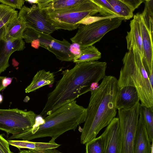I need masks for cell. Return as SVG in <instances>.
<instances>
[{"label":"cell","mask_w":153,"mask_h":153,"mask_svg":"<svg viewBox=\"0 0 153 153\" xmlns=\"http://www.w3.org/2000/svg\"><path fill=\"white\" fill-rule=\"evenodd\" d=\"M107 63L94 61L76 63L72 69L63 71L62 76L48 95L40 115L43 118L67 103L90 91L91 85L105 76Z\"/></svg>","instance_id":"6da1fadb"},{"label":"cell","mask_w":153,"mask_h":153,"mask_svg":"<svg viewBox=\"0 0 153 153\" xmlns=\"http://www.w3.org/2000/svg\"><path fill=\"white\" fill-rule=\"evenodd\" d=\"M118 89L117 79L113 76L105 75L98 88L90 91L87 117L80 136L82 144H85L95 138L100 131L115 117Z\"/></svg>","instance_id":"7a4b0ae2"},{"label":"cell","mask_w":153,"mask_h":153,"mask_svg":"<svg viewBox=\"0 0 153 153\" xmlns=\"http://www.w3.org/2000/svg\"><path fill=\"white\" fill-rule=\"evenodd\" d=\"M87 108L78 105L74 100L65 104L35 124L31 129L12 135L9 139L29 141L34 139L49 137L55 140L65 132L75 130L85 122Z\"/></svg>","instance_id":"3957f363"},{"label":"cell","mask_w":153,"mask_h":153,"mask_svg":"<svg viewBox=\"0 0 153 153\" xmlns=\"http://www.w3.org/2000/svg\"><path fill=\"white\" fill-rule=\"evenodd\" d=\"M118 80L119 89L126 86L135 88L140 105L153 111V88L150 82L142 55L136 46L125 54Z\"/></svg>","instance_id":"277c9868"},{"label":"cell","mask_w":153,"mask_h":153,"mask_svg":"<svg viewBox=\"0 0 153 153\" xmlns=\"http://www.w3.org/2000/svg\"><path fill=\"white\" fill-rule=\"evenodd\" d=\"M42 10L46 19L57 30L69 31L78 28L79 26L78 23L88 16H92L97 13L103 17L111 16L95 0H84L80 4L66 9Z\"/></svg>","instance_id":"5b68a950"},{"label":"cell","mask_w":153,"mask_h":153,"mask_svg":"<svg viewBox=\"0 0 153 153\" xmlns=\"http://www.w3.org/2000/svg\"><path fill=\"white\" fill-rule=\"evenodd\" d=\"M125 19L116 17L100 20L87 25H80L75 35L70 39L72 42L82 49L93 45L108 33L118 27Z\"/></svg>","instance_id":"8992f818"},{"label":"cell","mask_w":153,"mask_h":153,"mask_svg":"<svg viewBox=\"0 0 153 153\" xmlns=\"http://www.w3.org/2000/svg\"><path fill=\"white\" fill-rule=\"evenodd\" d=\"M36 117L32 111L0 109V130L12 135L29 130L34 125Z\"/></svg>","instance_id":"52a82bcc"},{"label":"cell","mask_w":153,"mask_h":153,"mask_svg":"<svg viewBox=\"0 0 153 153\" xmlns=\"http://www.w3.org/2000/svg\"><path fill=\"white\" fill-rule=\"evenodd\" d=\"M140 101L132 107L118 110L121 132L120 153H134V137L139 115Z\"/></svg>","instance_id":"ba28073f"},{"label":"cell","mask_w":153,"mask_h":153,"mask_svg":"<svg viewBox=\"0 0 153 153\" xmlns=\"http://www.w3.org/2000/svg\"><path fill=\"white\" fill-rule=\"evenodd\" d=\"M18 16L25 22L27 27H30L45 34L50 35L57 29L46 18L44 10L36 5L29 7L24 6Z\"/></svg>","instance_id":"9c48e42d"},{"label":"cell","mask_w":153,"mask_h":153,"mask_svg":"<svg viewBox=\"0 0 153 153\" xmlns=\"http://www.w3.org/2000/svg\"><path fill=\"white\" fill-rule=\"evenodd\" d=\"M137 14L141 33L143 60L149 76L153 74V33L148 29L141 13H138Z\"/></svg>","instance_id":"30bf717a"},{"label":"cell","mask_w":153,"mask_h":153,"mask_svg":"<svg viewBox=\"0 0 153 153\" xmlns=\"http://www.w3.org/2000/svg\"><path fill=\"white\" fill-rule=\"evenodd\" d=\"M104 140L105 153H120L121 132L118 117H114L102 134Z\"/></svg>","instance_id":"8fae6325"},{"label":"cell","mask_w":153,"mask_h":153,"mask_svg":"<svg viewBox=\"0 0 153 153\" xmlns=\"http://www.w3.org/2000/svg\"><path fill=\"white\" fill-rule=\"evenodd\" d=\"M25 45L23 39H13L4 36L0 40V74L9 66V60L11 55L16 51L23 50Z\"/></svg>","instance_id":"7c38bea8"},{"label":"cell","mask_w":153,"mask_h":153,"mask_svg":"<svg viewBox=\"0 0 153 153\" xmlns=\"http://www.w3.org/2000/svg\"><path fill=\"white\" fill-rule=\"evenodd\" d=\"M151 143L146 128L139 118L134 140V153H152Z\"/></svg>","instance_id":"4fadbf2b"},{"label":"cell","mask_w":153,"mask_h":153,"mask_svg":"<svg viewBox=\"0 0 153 153\" xmlns=\"http://www.w3.org/2000/svg\"><path fill=\"white\" fill-rule=\"evenodd\" d=\"M139 101L136 88L131 86H126L118 89L116 99V108L117 110L129 108Z\"/></svg>","instance_id":"5bb4252c"},{"label":"cell","mask_w":153,"mask_h":153,"mask_svg":"<svg viewBox=\"0 0 153 153\" xmlns=\"http://www.w3.org/2000/svg\"><path fill=\"white\" fill-rule=\"evenodd\" d=\"M130 30L127 32L126 36L127 49L131 50L136 46L141 53L143 57V50L141 31L137 13L134 15L130 21Z\"/></svg>","instance_id":"9a60e30c"},{"label":"cell","mask_w":153,"mask_h":153,"mask_svg":"<svg viewBox=\"0 0 153 153\" xmlns=\"http://www.w3.org/2000/svg\"><path fill=\"white\" fill-rule=\"evenodd\" d=\"M54 38L50 35L45 34L33 28L27 27L23 33V39L33 47L41 46L47 49Z\"/></svg>","instance_id":"2e32d148"},{"label":"cell","mask_w":153,"mask_h":153,"mask_svg":"<svg viewBox=\"0 0 153 153\" xmlns=\"http://www.w3.org/2000/svg\"><path fill=\"white\" fill-rule=\"evenodd\" d=\"M70 45L71 43L65 39L60 41L54 38L51 42L47 50L62 61H73L74 57L70 51Z\"/></svg>","instance_id":"e0dca14e"},{"label":"cell","mask_w":153,"mask_h":153,"mask_svg":"<svg viewBox=\"0 0 153 153\" xmlns=\"http://www.w3.org/2000/svg\"><path fill=\"white\" fill-rule=\"evenodd\" d=\"M54 79L53 73L44 69L40 70L35 75L30 84L25 88V92L29 93L44 86L52 84Z\"/></svg>","instance_id":"ac0fdd59"},{"label":"cell","mask_w":153,"mask_h":153,"mask_svg":"<svg viewBox=\"0 0 153 153\" xmlns=\"http://www.w3.org/2000/svg\"><path fill=\"white\" fill-rule=\"evenodd\" d=\"M84 0H38L37 6L41 9L58 10L76 6Z\"/></svg>","instance_id":"d6986e66"},{"label":"cell","mask_w":153,"mask_h":153,"mask_svg":"<svg viewBox=\"0 0 153 153\" xmlns=\"http://www.w3.org/2000/svg\"><path fill=\"white\" fill-rule=\"evenodd\" d=\"M55 140L51 139L47 143L33 142L23 140H7L9 144L18 149H27L34 150H42L56 149L60 145L56 143Z\"/></svg>","instance_id":"ffe728a7"},{"label":"cell","mask_w":153,"mask_h":153,"mask_svg":"<svg viewBox=\"0 0 153 153\" xmlns=\"http://www.w3.org/2000/svg\"><path fill=\"white\" fill-rule=\"evenodd\" d=\"M4 36L15 39H23V33L27 27L25 21L18 16L4 26Z\"/></svg>","instance_id":"44dd1931"},{"label":"cell","mask_w":153,"mask_h":153,"mask_svg":"<svg viewBox=\"0 0 153 153\" xmlns=\"http://www.w3.org/2000/svg\"><path fill=\"white\" fill-rule=\"evenodd\" d=\"M101 57V53L94 46L92 45L82 49L80 54L74 58L73 61L75 63L94 61Z\"/></svg>","instance_id":"7402d4cb"},{"label":"cell","mask_w":153,"mask_h":153,"mask_svg":"<svg viewBox=\"0 0 153 153\" xmlns=\"http://www.w3.org/2000/svg\"><path fill=\"white\" fill-rule=\"evenodd\" d=\"M139 118L143 124L147 131L151 142L153 140V111L140 105Z\"/></svg>","instance_id":"603a6c76"},{"label":"cell","mask_w":153,"mask_h":153,"mask_svg":"<svg viewBox=\"0 0 153 153\" xmlns=\"http://www.w3.org/2000/svg\"><path fill=\"white\" fill-rule=\"evenodd\" d=\"M107 0L112 7L115 13L125 20H129L133 16V12L122 0Z\"/></svg>","instance_id":"cb8c5ba5"},{"label":"cell","mask_w":153,"mask_h":153,"mask_svg":"<svg viewBox=\"0 0 153 153\" xmlns=\"http://www.w3.org/2000/svg\"><path fill=\"white\" fill-rule=\"evenodd\" d=\"M18 11L10 7L0 4V30L18 16Z\"/></svg>","instance_id":"d4e9b609"},{"label":"cell","mask_w":153,"mask_h":153,"mask_svg":"<svg viewBox=\"0 0 153 153\" xmlns=\"http://www.w3.org/2000/svg\"><path fill=\"white\" fill-rule=\"evenodd\" d=\"M85 145L86 153H105L104 140L102 134Z\"/></svg>","instance_id":"484cf974"},{"label":"cell","mask_w":153,"mask_h":153,"mask_svg":"<svg viewBox=\"0 0 153 153\" xmlns=\"http://www.w3.org/2000/svg\"><path fill=\"white\" fill-rule=\"evenodd\" d=\"M145 7L141 13L149 30L153 32V0H144Z\"/></svg>","instance_id":"4316f807"},{"label":"cell","mask_w":153,"mask_h":153,"mask_svg":"<svg viewBox=\"0 0 153 153\" xmlns=\"http://www.w3.org/2000/svg\"><path fill=\"white\" fill-rule=\"evenodd\" d=\"M24 0H0V3L13 9L21 10L24 6Z\"/></svg>","instance_id":"83f0119b"},{"label":"cell","mask_w":153,"mask_h":153,"mask_svg":"<svg viewBox=\"0 0 153 153\" xmlns=\"http://www.w3.org/2000/svg\"><path fill=\"white\" fill-rule=\"evenodd\" d=\"M95 1L111 16L120 17L115 13L112 7L107 0H95Z\"/></svg>","instance_id":"f1b7e54d"},{"label":"cell","mask_w":153,"mask_h":153,"mask_svg":"<svg viewBox=\"0 0 153 153\" xmlns=\"http://www.w3.org/2000/svg\"><path fill=\"white\" fill-rule=\"evenodd\" d=\"M7 140L0 134V153H13L10 150Z\"/></svg>","instance_id":"f546056e"},{"label":"cell","mask_w":153,"mask_h":153,"mask_svg":"<svg viewBox=\"0 0 153 153\" xmlns=\"http://www.w3.org/2000/svg\"><path fill=\"white\" fill-rule=\"evenodd\" d=\"M133 12L144 2V0H122Z\"/></svg>","instance_id":"4dcf8cb0"},{"label":"cell","mask_w":153,"mask_h":153,"mask_svg":"<svg viewBox=\"0 0 153 153\" xmlns=\"http://www.w3.org/2000/svg\"><path fill=\"white\" fill-rule=\"evenodd\" d=\"M19 153H64L56 150V149H46L42 150L28 149L27 150L20 151Z\"/></svg>","instance_id":"1f68e13d"},{"label":"cell","mask_w":153,"mask_h":153,"mask_svg":"<svg viewBox=\"0 0 153 153\" xmlns=\"http://www.w3.org/2000/svg\"><path fill=\"white\" fill-rule=\"evenodd\" d=\"M82 49L80 45L76 43L72 42L69 47L70 51L74 58L80 54Z\"/></svg>","instance_id":"d6a6232c"},{"label":"cell","mask_w":153,"mask_h":153,"mask_svg":"<svg viewBox=\"0 0 153 153\" xmlns=\"http://www.w3.org/2000/svg\"><path fill=\"white\" fill-rule=\"evenodd\" d=\"M13 79V78L4 77L2 80V85L4 88L11 83Z\"/></svg>","instance_id":"836d02e7"},{"label":"cell","mask_w":153,"mask_h":153,"mask_svg":"<svg viewBox=\"0 0 153 153\" xmlns=\"http://www.w3.org/2000/svg\"><path fill=\"white\" fill-rule=\"evenodd\" d=\"M5 33L4 26L0 30V40L4 36Z\"/></svg>","instance_id":"e575fe53"},{"label":"cell","mask_w":153,"mask_h":153,"mask_svg":"<svg viewBox=\"0 0 153 153\" xmlns=\"http://www.w3.org/2000/svg\"><path fill=\"white\" fill-rule=\"evenodd\" d=\"M4 76H0V91L5 88L2 85V80Z\"/></svg>","instance_id":"d590c367"},{"label":"cell","mask_w":153,"mask_h":153,"mask_svg":"<svg viewBox=\"0 0 153 153\" xmlns=\"http://www.w3.org/2000/svg\"><path fill=\"white\" fill-rule=\"evenodd\" d=\"M38 0H25V1H27L30 3L36 4H37Z\"/></svg>","instance_id":"8d00e7d4"},{"label":"cell","mask_w":153,"mask_h":153,"mask_svg":"<svg viewBox=\"0 0 153 153\" xmlns=\"http://www.w3.org/2000/svg\"><path fill=\"white\" fill-rule=\"evenodd\" d=\"M3 100V96L0 94V103H1Z\"/></svg>","instance_id":"74e56055"}]
</instances>
